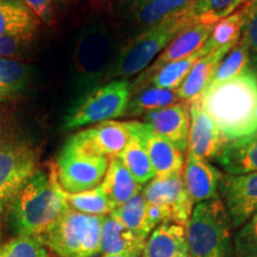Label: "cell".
Here are the masks:
<instances>
[{"instance_id": "cell-23", "label": "cell", "mask_w": 257, "mask_h": 257, "mask_svg": "<svg viewBox=\"0 0 257 257\" xmlns=\"http://www.w3.org/2000/svg\"><path fill=\"white\" fill-rule=\"evenodd\" d=\"M214 161L225 174L242 175L257 172V131L227 143Z\"/></svg>"}, {"instance_id": "cell-32", "label": "cell", "mask_w": 257, "mask_h": 257, "mask_svg": "<svg viewBox=\"0 0 257 257\" xmlns=\"http://www.w3.org/2000/svg\"><path fill=\"white\" fill-rule=\"evenodd\" d=\"M68 207L81 213L92 214V216H107L114 210L113 205L108 200L100 186L91 191L81 193H64Z\"/></svg>"}, {"instance_id": "cell-22", "label": "cell", "mask_w": 257, "mask_h": 257, "mask_svg": "<svg viewBox=\"0 0 257 257\" xmlns=\"http://www.w3.org/2000/svg\"><path fill=\"white\" fill-rule=\"evenodd\" d=\"M232 49V47H225L218 49L213 53L202 56L197 62L193 64L188 75L186 76L181 86L176 89L180 100L185 102H192L197 100L204 93L211 81L212 76L219 66L220 61L227 55V53Z\"/></svg>"}, {"instance_id": "cell-28", "label": "cell", "mask_w": 257, "mask_h": 257, "mask_svg": "<svg viewBox=\"0 0 257 257\" xmlns=\"http://www.w3.org/2000/svg\"><path fill=\"white\" fill-rule=\"evenodd\" d=\"M180 100L176 89H167L148 86L131 92L127 110L125 115L141 117L149 112L168 107Z\"/></svg>"}, {"instance_id": "cell-15", "label": "cell", "mask_w": 257, "mask_h": 257, "mask_svg": "<svg viewBox=\"0 0 257 257\" xmlns=\"http://www.w3.org/2000/svg\"><path fill=\"white\" fill-rule=\"evenodd\" d=\"M182 175L186 189L194 204L220 198L218 189L221 173L208 161L187 153Z\"/></svg>"}, {"instance_id": "cell-34", "label": "cell", "mask_w": 257, "mask_h": 257, "mask_svg": "<svg viewBox=\"0 0 257 257\" xmlns=\"http://www.w3.org/2000/svg\"><path fill=\"white\" fill-rule=\"evenodd\" d=\"M0 257H54L40 237H16L0 244Z\"/></svg>"}, {"instance_id": "cell-40", "label": "cell", "mask_w": 257, "mask_h": 257, "mask_svg": "<svg viewBox=\"0 0 257 257\" xmlns=\"http://www.w3.org/2000/svg\"><path fill=\"white\" fill-rule=\"evenodd\" d=\"M67 2L68 0H51V4H53V8L54 6H57V8H62L67 4Z\"/></svg>"}, {"instance_id": "cell-7", "label": "cell", "mask_w": 257, "mask_h": 257, "mask_svg": "<svg viewBox=\"0 0 257 257\" xmlns=\"http://www.w3.org/2000/svg\"><path fill=\"white\" fill-rule=\"evenodd\" d=\"M131 98V83L117 79L102 83L70 108L63 121L64 130H74L124 117Z\"/></svg>"}, {"instance_id": "cell-4", "label": "cell", "mask_w": 257, "mask_h": 257, "mask_svg": "<svg viewBox=\"0 0 257 257\" xmlns=\"http://www.w3.org/2000/svg\"><path fill=\"white\" fill-rule=\"evenodd\" d=\"M191 9L141 32L125 44L114 56L104 83L117 79H128L144 72L180 32L194 23Z\"/></svg>"}, {"instance_id": "cell-26", "label": "cell", "mask_w": 257, "mask_h": 257, "mask_svg": "<svg viewBox=\"0 0 257 257\" xmlns=\"http://www.w3.org/2000/svg\"><path fill=\"white\" fill-rule=\"evenodd\" d=\"M31 79L30 66L16 59H0V101L16 100L23 95Z\"/></svg>"}, {"instance_id": "cell-36", "label": "cell", "mask_w": 257, "mask_h": 257, "mask_svg": "<svg viewBox=\"0 0 257 257\" xmlns=\"http://www.w3.org/2000/svg\"><path fill=\"white\" fill-rule=\"evenodd\" d=\"M245 16L239 40L249 51L251 68L257 73V5L248 3L245 6Z\"/></svg>"}, {"instance_id": "cell-20", "label": "cell", "mask_w": 257, "mask_h": 257, "mask_svg": "<svg viewBox=\"0 0 257 257\" xmlns=\"http://www.w3.org/2000/svg\"><path fill=\"white\" fill-rule=\"evenodd\" d=\"M142 257H189L186 227L175 223L159 225L148 236Z\"/></svg>"}, {"instance_id": "cell-2", "label": "cell", "mask_w": 257, "mask_h": 257, "mask_svg": "<svg viewBox=\"0 0 257 257\" xmlns=\"http://www.w3.org/2000/svg\"><path fill=\"white\" fill-rule=\"evenodd\" d=\"M199 102L226 142L257 131V73L248 68L227 81L207 86Z\"/></svg>"}, {"instance_id": "cell-41", "label": "cell", "mask_w": 257, "mask_h": 257, "mask_svg": "<svg viewBox=\"0 0 257 257\" xmlns=\"http://www.w3.org/2000/svg\"><path fill=\"white\" fill-rule=\"evenodd\" d=\"M102 257H142V256H123V255H105Z\"/></svg>"}, {"instance_id": "cell-37", "label": "cell", "mask_w": 257, "mask_h": 257, "mask_svg": "<svg viewBox=\"0 0 257 257\" xmlns=\"http://www.w3.org/2000/svg\"><path fill=\"white\" fill-rule=\"evenodd\" d=\"M35 34L17 32L0 37V59H16L30 46Z\"/></svg>"}, {"instance_id": "cell-31", "label": "cell", "mask_w": 257, "mask_h": 257, "mask_svg": "<svg viewBox=\"0 0 257 257\" xmlns=\"http://www.w3.org/2000/svg\"><path fill=\"white\" fill-rule=\"evenodd\" d=\"M251 0H195L191 11L197 23L216 25Z\"/></svg>"}, {"instance_id": "cell-30", "label": "cell", "mask_w": 257, "mask_h": 257, "mask_svg": "<svg viewBox=\"0 0 257 257\" xmlns=\"http://www.w3.org/2000/svg\"><path fill=\"white\" fill-rule=\"evenodd\" d=\"M146 210L147 201L141 192L128 199L125 204L115 207L110 213V216L120 221L128 230L148 237L152 232V229L148 224Z\"/></svg>"}, {"instance_id": "cell-12", "label": "cell", "mask_w": 257, "mask_h": 257, "mask_svg": "<svg viewBox=\"0 0 257 257\" xmlns=\"http://www.w3.org/2000/svg\"><path fill=\"white\" fill-rule=\"evenodd\" d=\"M142 195L147 202L169 207L173 213V223L187 226L194 202L186 189L182 172L155 176L142 188Z\"/></svg>"}, {"instance_id": "cell-5", "label": "cell", "mask_w": 257, "mask_h": 257, "mask_svg": "<svg viewBox=\"0 0 257 257\" xmlns=\"http://www.w3.org/2000/svg\"><path fill=\"white\" fill-rule=\"evenodd\" d=\"M232 229L221 198L199 202L186 226L189 257H232Z\"/></svg>"}, {"instance_id": "cell-16", "label": "cell", "mask_w": 257, "mask_h": 257, "mask_svg": "<svg viewBox=\"0 0 257 257\" xmlns=\"http://www.w3.org/2000/svg\"><path fill=\"white\" fill-rule=\"evenodd\" d=\"M147 238L128 230L110 214L102 218L100 252L104 255L142 256Z\"/></svg>"}, {"instance_id": "cell-13", "label": "cell", "mask_w": 257, "mask_h": 257, "mask_svg": "<svg viewBox=\"0 0 257 257\" xmlns=\"http://www.w3.org/2000/svg\"><path fill=\"white\" fill-rule=\"evenodd\" d=\"M188 153L204 160H216L226 146V140L218 130L216 124L202 110L199 99L189 102Z\"/></svg>"}, {"instance_id": "cell-42", "label": "cell", "mask_w": 257, "mask_h": 257, "mask_svg": "<svg viewBox=\"0 0 257 257\" xmlns=\"http://www.w3.org/2000/svg\"><path fill=\"white\" fill-rule=\"evenodd\" d=\"M250 3H252L253 5H257V0H251V2H250Z\"/></svg>"}, {"instance_id": "cell-6", "label": "cell", "mask_w": 257, "mask_h": 257, "mask_svg": "<svg viewBox=\"0 0 257 257\" xmlns=\"http://www.w3.org/2000/svg\"><path fill=\"white\" fill-rule=\"evenodd\" d=\"M102 218L68 208L41 239L59 257H94L100 253Z\"/></svg>"}, {"instance_id": "cell-18", "label": "cell", "mask_w": 257, "mask_h": 257, "mask_svg": "<svg viewBox=\"0 0 257 257\" xmlns=\"http://www.w3.org/2000/svg\"><path fill=\"white\" fill-rule=\"evenodd\" d=\"M195 0H126L128 15L142 31L162 23L167 18L182 14Z\"/></svg>"}, {"instance_id": "cell-9", "label": "cell", "mask_w": 257, "mask_h": 257, "mask_svg": "<svg viewBox=\"0 0 257 257\" xmlns=\"http://www.w3.org/2000/svg\"><path fill=\"white\" fill-rule=\"evenodd\" d=\"M108 163L107 157L80 152L66 143L56 160L57 181L70 194L91 191L101 185Z\"/></svg>"}, {"instance_id": "cell-3", "label": "cell", "mask_w": 257, "mask_h": 257, "mask_svg": "<svg viewBox=\"0 0 257 257\" xmlns=\"http://www.w3.org/2000/svg\"><path fill=\"white\" fill-rule=\"evenodd\" d=\"M114 60L113 36L104 23L92 21L79 32L73 51V106L101 86Z\"/></svg>"}, {"instance_id": "cell-17", "label": "cell", "mask_w": 257, "mask_h": 257, "mask_svg": "<svg viewBox=\"0 0 257 257\" xmlns=\"http://www.w3.org/2000/svg\"><path fill=\"white\" fill-rule=\"evenodd\" d=\"M140 133L156 176L184 170V153L180 152L174 144L154 133L152 126L147 123H141Z\"/></svg>"}, {"instance_id": "cell-33", "label": "cell", "mask_w": 257, "mask_h": 257, "mask_svg": "<svg viewBox=\"0 0 257 257\" xmlns=\"http://www.w3.org/2000/svg\"><path fill=\"white\" fill-rule=\"evenodd\" d=\"M248 68H251L249 51L246 49V47L244 46L243 42L239 40L238 43L220 61L219 66L217 67L216 72H214L207 86L227 81V80L239 75L240 73H243L244 70Z\"/></svg>"}, {"instance_id": "cell-38", "label": "cell", "mask_w": 257, "mask_h": 257, "mask_svg": "<svg viewBox=\"0 0 257 257\" xmlns=\"http://www.w3.org/2000/svg\"><path fill=\"white\" fill-rule=\"evenodd\" d=\"M147 220L152 231L161 224L173 223V213L165 205L147 202Z\"/></svg>"}, {"instance_id": "cell-27", "label": "cell", "mask_w": 257, "mask_h": 257, "mask_svg": "<svg viewBox=\"0 0 257 257\" xmlns=\"http://www.w3.org/2000/svg\"><path fill=\"white\" fill-rule=\"evenodd\" d=\"M38 22L23 0H0V37L17 32L36 34Z\"/></svg>"}, {"instance_id": "cell-14", "label": "cell", "mask_w": 257, "mask_h": 257, "mask_svg": "<svg viewBox=\"0 0 257 257\" xmlns=\"http://www.w3.org/2000/svg\"><path fill=\"white\" fill-rule=\"evenodd\" d=\"M143 123L149 124L154 133L174 144L180 152L187 150L191 124L189 102H176L168 107L149 112L143 115Z\"/></svg>"}, {"instance_id": "cell-19", "label": "cell", "mask_w": 257, "mask_h": 257, "mask_svg": "<svg viewBox=\"0 0 257 257\" xmlns=\"http://www.w3.org/2000/svg\"><path fill=\"white\" fill-rule=\"evenodd\" d=\"M202 56H205V53L201 47L198 51L185 57V59L167 63L155 70L146 69L143 73H141V75L135 80L134 83H131V92L148 87V86L167 89H178L184 82L186 76L188 75L193 64Z\"/></svg>"}, {"instance_id": "cell-25", "label": "cell", "mask_w": 257, "mask_h": 257, "mask_svg": "<svg viewBox=\"0 0 257 257\" xmlns=\"http://www.w3.org/2000/svg\"><path fill=\"white\" fill-rule=\"evenodd\" d=\"M100 187L114 208L125 204L137 193L142 192V186L137 184L118 156L110 160L107 172Z\"/></svg>"}, {"instance_id": "cell-1", "label": "cell", "mask_w": 257, "mask_h": 257, "mask_svg": "<svg viewBox=\"0 0 257 257\" xmlns=\"http://www.w3.org/2000/svg\"><path fill=\"white\" fill-rule=\"evenodd\" d=\"M55 167L36 169L10 200L4 213L17 237H41L68 210Z\"/></svg>"}, {"instance_id": "cell-29", "label": "cell", "mask_w": 257, "mask_h": 257, "mask_svg": "<svg viewBox=\"0 0 257 257\" xmlns=\"http://www.w3.org/2000/svg\"><path fill=\"white\" fill-rule=\"evenodd\" d=\"M244 6L214 25L211 36L208 37L206 43L202 46L205 55L225 47L233 48L238 43L240 35H242L244 16H245Z\"/></svg>"}, {"instance_id": "cell-8", "label": "cell", "mask_w": 257, "mask_h": 257, "mask_svg": "<svg viewBox=\"0 0 257 257\" xmlns=\"http://www.w3.org/2000/svg\"><path fill=\"white\" fill-rule=\"evenodd\" d=\"M36 169L37 152L27 138L0 131V213Z\"/></svg>"}, {"instance_id": "cell-35", "label": "cell", "mask_w": 257, "mask_h": 257, "mask_svg": "<svg viewBox=\"0 0 257 257\" xmlns=\"http://www.w3.org/2000/svg\"><path fill=\"white\" fill-rule=\"evenodd\" d=\"M233 257H257V211L234 234Z\"/></svg>"}, {"instance_id": "cell-11", "label": "cell", "mask_w": 257, "mask_h": 257, "mask_svg": "<svg viewBox=\"0 0 257 257\" xmlns=\"http://www.w3.org/2000/svg\"><path fill=\"white\" fill-rule=\"evenodd\" d=\"M219 195L233 229H239L257 211V172L242 175L221 174Z\"/></svg>"}, {"instance_id": "cell-45", "label": "cell", "mask_w": 257, "mask_h": 257, "mask_svg": "<svg viewBox=\"0 0 257 257\" xmlns=\"http://www.w3.org/2000/svg\"><path fill=\"white\" fill-rule=\"evenodd\" d=\"M101 2H104V0H101Z\"/></svg>"}, {"instance_id": "cell-21", "label": "cell", "mask_w": 257, "mask_h": 257, "mask_svg": "<svg viewBox=\"0 0 257 257\" xmlns=\"http://www.w3.org/2000/svg\"><path fill=\"white\" fill-rule=\"evenodd\" d=\"M213 27L214 25H205L197 22L192 23L170 42L169 46L160 54L153 64L148 67L147 70H155L167 63L185 59L194 54L206 43Z\"/></svg>"}, {"instance_id": "cell-43", "label": "cell", "mask_w": 257, "mask_h": 257, "mask_svg": "<svg viewBox=\"0 0 257 257\" xmlns=\"http://www.w3.org/2000/svg\"><path fill=\"white\" fill-rule=\"evenodd\" d=\"M0 244H2V231H0Z\"/></svg>"}, {"instance_id": "cell-24", "label": "cell", "mask_w": 257, "mask_h": 257, "mask_svg": "<svg viewBox=\"0 0 257 257\" xmlns=\"http://www.w3.org/2000/svg\"><path fill=\"white\" fill-rule=\"evenodd\" d=\"M128 123H130L131 130L130 140L118 157L131 173L137 184L143 187V185H147L148 182L152 181L156 174L140 133L142 121L133 120Z\"/></svg>"}, {"instance_id": "cell-44", "label": "cell", "mask_w": 257, "mask_h": 257, "mask_svg": "<svg viewBox=\"0 0 257 257\" xmlns=\"http://www.w3.org/2000/svg\"><path fill=\"white\" fill-rule=\"evenodd\" d=\"M256 123H257V108H256Z\"/></svg>"}, {"instance_id": "cell-39", "label": "cell", "mask_w": 257, "mask_h": 257, "mask_svg": "<svg viewBox=\"0 0 257 257\" xmlns=\"http://www.w3.org/2000/svg\"><path fill=\"white\" fill-rule=\"evenodd\" d=\"M38 21L47 25L54 23V9L51 0H23Z\"/></svg>"}, {"instance_id": "cell-10", "label": "cell", "mask_w": 257, "mask_h": 257, "mask_svg": "<svg viewBox=\"0 0 257 257\" xmlns=\"http://www.w3.org/2000/svg\"><path fill=\"white\" fill-rule=\"evenodd\" d=\"M131 136L128 121L107 120L79 131L67 144L91 155L115 157L126 146Z\"/></svg>"}]
</instances>
